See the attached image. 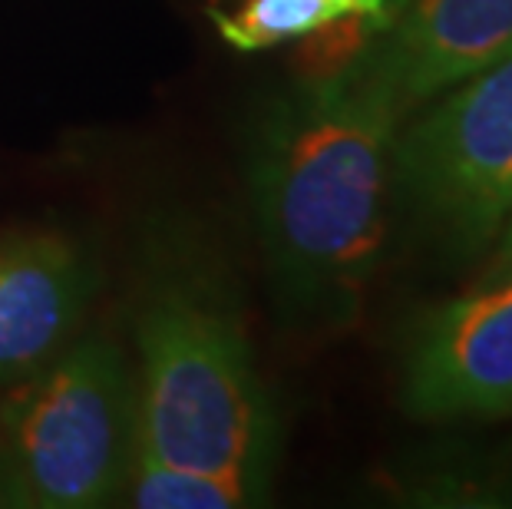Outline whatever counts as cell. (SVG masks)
I'll return each mask as SVG.
<instances>
[{
  "instance_id": "cell-2",
  "label": "cell",
  "mask_w": 512,
  "mask_h": 509,
  "mask_svg": "<svg viewBox=\"0 0 512 509\" xmlns=\"http://www.w3.org/2000/svg\"><path fill=\"white\" fill-rule=\"evenodd\" d=\"M136 453L265 493L275 417L235 314L169 291L139 321Z\"/></svg>"
},
{
  "instance_id": "cell-1",
  "label": "cell",
  "mask_w": 512,
  "mask_h": 509,
  "mask_svg": "<svg viewBox=\"0 0 512 509\" xmlns=\"http://www.w3.org/2000/svg\"><path fill=\"white\" fill-rule=\"evenodd\" d=\"M403 110L364 57L304 77L268 106L248 156V186L285 308L347 324L387 238L394 143Z\"/></svg>"
},
{
  "instance_id": "cell-6",
  "label": "cell",
  "mask_w": 512,
  "mask_h": 509,
  "mask_svg": "<svg viewBox=\"0 0 512 509\" xmlns=\"http://www.w3.org/2000/svg\"><path fill=\"white\" fill-rule=\"evenodd\" d=\"M509 50L512 0H410L361 57L407 116Z\"/></svg>"
},
{
  "instance_id": "cell-7",
  "label": "cell",
  "mask_w": 512,
  "mask_h": 509,
  "mask_svg": "<svg viewBox=\"0 0 512 509\" xmlns=\"http://www.w3.org/2000/svg\"><path fill=\"white\" fill-rule=\"evenodd\" d=\"M90 275L60 235H34L0 255V384H17L53 357L80 321Z\"/></svg>"
},
{
  "instance_id": "cell-9",
  "label": "cell",
  "mask_w": 512,
  "mask_h": 509,
  "mask_svg": "<svg viewBox=\"0 0 512 509\" xmlns=\"http://www.w3.org/2000/svg\"><path fill=\"white\" fill-rule=\"evenodd\" d=\"M129 496L139 509H235L258 503L265 493L235 476L182 470L136 453L129 470Z\"/></svg>"
},
{
  "instance_id": "cell-4",
  "label": "cell",
  "mask_w": 512,
  "mask_h": 509,
  "mask_svg": "<svg viewBox=\"0 0 512 509\" xmlns=\"http://www.w3.org/2000/svg\"><path fill=\"white\" fill-rule=\"evenodd\" d=\"M437 100V96H433ZM394 186L456 252H476L512 215V50L450 86L397 133Z\"/></svg>"
},
{
  "instance_id": "cell-8",
  "label": "cell",
  "mask_w": 512,
  "mask_h": 509,
  "mask_svg": "<svg viewBox=\"0 0 512 509\" xmlns=\"http://www.w3.org/2000/svg\"><path fill=\"white\" fill-rule=\"evenodd\" d=\"M344 17H357L351 0H245L232 14L222 10L212 14L219 37L238 53H258L288 40H304Z\"/></svg>"
},
{
  "instance_id": "cell-3",
  "label": "cell",
  "mask_w": 512,
  "mask_h": 509,
  "mask_svg": "<svg viewBox=\"0 0 512 509\" xmlns=\"http://www.w3.org/2000/svg\"><path fill=\"white\" fill-rule=\"evenodd\" d=\"M0 460L27 506L110 503L136 460V394L116 344L80 341L0 400Z\"/></svg>"
},
{
  "instance_id": "cell-10",
  "label": "cell",
  "mask_w": 512,
  "mask_h": 509,
  "mask_svg": "<svg viewBox=\"0 0 512 509\" xmlns=\"http://www.w3.org/2000/svg\"><path fill=\"white\" fill-rule=\"evenodd\" d=\"M351 4L357 10V17L370 20L380 34V30H387L390 24H394V20L400 17V10L407 7L410 0H351Z\"/></svg>"
},
{
  "instance_id": "cell-5",
  "label": "cell",
  "mask_w": 512,
  "mask_h": 509,
  "mask_svg": "<svg viewBox=\"0 0 512 509\" xmlns=\"http://www.w3.org/2000/svg\"><path fill=\"white\" fill-rule=\"evenodd\" d=\"M400 404L413 420L512 414V275L417 324L403 354Z\"/></svg>"
},
{
  "instance_id": "cell-12",
  "label": "cell",
  "mask_w": 512,
  "mask_h": 509,
  "mask_svg": "<svg viewBox=\"0 0 512 509\" xmlns=\"http://www.w3.org/2000/svg\"><path fill=\"white\" fill-rule=\"evenodd\" d=\"M499 262H496V272L493 275H499L503 268H509L512 265V215H509V222H506V229H503V245H499ZM489 275V278H493Z\"/></svg>"
},
{
  "instance_id": "cell-11",
  "label": "cell",
  "mask_w": 512,
  "mask_h": 509,
  "mask_svg": "<svg viewBox=\"0 0 512 509\" xmlns=\"http://www.w3.org/2000/svg\"><path fill=\"white\" fill-rule=\"evenodd\" d=\"M20 506H27L24 493H20L17 480L10 476L7 463L0 460V509H20Z\"/></svg>"
},
{
  "instance_id": "cell-13",
  "label": "cell",
  "mask_w": 512,
  "mask_h": 509,
  "mask_svg": "<svg viewBox=\"0 0 512 509\" xmlns=\"http://www.w3.org/2000/svg\"><path fill=\"white\" fill-rule=\"evenodd\" d=\"M503 275H512V265H509V268H503V272H499V275H493V278H503ZM493 278H489V281H493Z\"/></svg>"
}]
</instances>
